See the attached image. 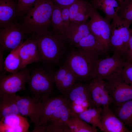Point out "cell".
<instances>
[{
	"label": "cell",
	"instance_id": "2e32d148",
	"mask_svg": "<svg viewBox=\"0 0 132 132\" xmlns=\"http://www.w3.org/2000/svg\"><path fill=\"white\" fill-rule=\"evenodd\" d=\"M83 55L97 61L108 56L95 37L91 33L83 38L74 47Z\"/></svg>",
	"mask_w": 132,
	"mask_h": 132
},
{
	"label": "cell",
	"instance_id": "9c48e42d",
	"mask_svg": "<svg viewBox=\"0 0 132 132\" xmlns=\"http://www.w3.org/2000/svg\"><path fill=\"white\" fill-rule=\"evenodd\" d=\"M71 110L68 102L59 106L46 123L41 127L42 132H70L68 123Z\"/></svg>",
	"mask_w": 132,
	"mask_h": 132
},
{
	"label": "cell",
	"instance_id": "f35d334b",
	"mask_svg": "<svg viewBox=\"0 0 132 132\" xmlns=\"http://www.w3.org/2000/svg\"><path fill=\"white\" fill-rule=\"evenodd\" d=\"M130 31H131V33H132V29H131Z\"/></svg>",
	"mask_w": 132,
	"mask_h": 132
},
{
	"label": "cell",
	"instance_id": "9a60e30c",
	"mask_svg": "<svg viewBox=\"0 0 132 132\" xmlns=\"http://www.w3.org/2000/svg\"><path fill=\"white\" fill-rule=\"evenodd\" d=\"M68 102L65 96L62 94L42 99L38 114L39 125L37 132H39L41 127L46 123L59 106Z\"/></svg>",
	"mask_w": 132,
	"mask_h": 132
},
{
	"label": "cell",
	"instance_id": "5bb4252c",
	"mask_svg": "<svg viewBox=\"0 0 132 132\" xmlns=\"http://www.w3.org/2000/svg\"><path fill=\"white\" fill-rule=\"evenodd\" d=\"M16 103L19 113L22 116L29 117L34 124L32 132H37L39 123L38 118L41 100L37 101L28 96H16Z\"/></svg>",
	"mask_w": 132,
	"mask_h": 132
},
{
	"label": "cell",
	"instance_id": "6da1fadb",
	"mask_svg": "<svg viewBox=\"0 0 132 132\" xmlns=\"http://www.w3.org/2000/svg\"><path fill=\"white\" fill-rule=\"evenodd\" d=\"M35 35L41 62L53 70L54 67H59L69 46L62 35L55 32L52 28Z\"/></svg>",
	"mask_w": 132,
	"mask_h": 132
},
{
	"label": "cell",
	"instance_id": "7c38bea8",
	"mask_svg": "<svg viewBox=\"0 0 132 132\" xmlns=\"http://www.w3.org/2000/svg\"><path fill=\"white\" fill-rule=\"evenodd\" d=\"M95 78L104 79L119 74L127 62L121 57L113 54L96 61Z\"/></svg>",
	"mask_w": 132,
	"mask_h": 132
},
{
	"label": "cell",
	"instance_id": "ac0fdd59",
	"mask_svg": "<svg viewBox=\"0 0 132 132\" xmlns=\"http://www.w3.org/2000/svg\"><path fill=\"white\" fill-rule=\"evenodd\" d=\"M19 70L33 63L41 62L35 35H32L21 44L20 51Z\"/></svg>",
	"mask_w": 132,
	"mask_h": 132
},
{
	"label": "cell",
	"instance_id": "ffe728a7",
	"mask_svg": "<svg viewBox=\"0 0 132 132\" xmlns=\"http://www.w3.org/2000/svg\"><path fill=\"white\" fill-rule=\"evenodd\" d=\"M101 123L104 132H131L116 115L109 105L102 107Z\"/></svg>",
	"mask_w": 132,
	"mask_h": 132
},
{
	"label": "cell",
	"instance_id": "1f68e13d",
	"mask_svg": "<svg viewBox=\"0 0 132 132\" xmlns=\"http://www.w3.org/2000/svg\"><path fill=\"white\" fill-rule=\"evenodd\" d=\"M37 0H18L17 15L23 17Z\"/></svg>",
	"mask_w": 132,
	"mask_h": 132
},
{
	"label": "cell",
	"instance_id": "30bf717a",
	"mask_svg": "<svg viewBox=\"0 0 132 132\" xmlns=\"http://www.w3.org/2000/svg\"><path fill=\"white\" fill-rule=\"evenodd\" d=\"M20 24L14 21L0 30V50L11 51L24 41L25 34Z\"/></svg>",
	"mask_w": 132,
	"mask_h": 132
},
{
	"label": "cell",
	"instance_id": "603a6c76",
	"mask_svg": "<svg viewBox=\"0 0 132 132\" xmlns=\"http://www.w3.org/2000/svg\"><path fill=\"white\" fill-rule=\"evenodd\" d=\"M89 2L92 7L103 11L105 18L110 22L117 13L119 4L117 0H91Z\"/></svg>",
	"mask_w": 132,
	"mask_h": 132
},
{
	"label": "cell",
	"instance_id": "277c9868",
	"mask_svg": "<svg viewBox=\"0 0 132 132\" xmlns=\"http://www.w3.org/2000/svg\"><path fill=\"white\" fill-rule=\"evenodd\" d=\"M55 71L42 64L31 69L30 79L27 83L31 97L37 101L53 96L55 86Z\"/></svg>",
	"mask_w": 132,
	"mask_h": 132
},
{
	"label": "cell",
	"instance_id": "e0dca14e",
	"mask_svg": "<svg viewBox=\"0 0 132 132\" xmlns=\"http://www.w3.org/2000/svg\"><path fill=\"white\" fill-rule=\"evenodd\" d=\"M58 67L54 72V80L58 90L65 96L77 81V79L74 73L66 64L62 63Z\"/></svg>",
	"mask_w": 132,
	"mask_h": 132
},
{
	"label": "cell",
	"instance_id": "cb8c5ba5",
	"mask_svg": "<svg viewBox=\"0 0 132 132\" xmlns=\"http://www.w3.org/2000/svg\"><path fill=\"white\" fill-rule=\"evenodd\" d=\"M113 106L112 110L126 127L132 132V100Z\"/></svg>",
	"mask_w": 132,
	"mask_h": 132
},
{
	"label": "cell",
	"instance_id": "d590c367",
	"mask_svg": "<svg viewBox=\"0 0 132 132\" xmlns=\"http://www.w3.org/2000/svg\"><path fill=\"white\" fill-rule=\"evenodd\" d=\"M129 49L127 54L126 59L127 62L132 63V35L129 41Z\"/></svg>",
	"mask_w": 132,
	"mask_h": 132
},
{
	"label": "cell",
	"instance_id": "e575fe53",
	"mask_svg": "<svg viewBox=\"0 0 132 132\" xmlns=\"http://www.w3.org/2000/svg\"><path fill=\"white\" fill-rule=\"evenodd\" d=\"M78 0H51L54 4L60 7H69Z\"/></svg>",
	"mask_w": 132,
	"mask_h": 132
},
{
	"label": "cell",
	"instance_id": "8d00e7d4",
	"mask_svg": "<svg viewBox=\"0 0 132 132\" xmlns=\"http://www.w3.org/2000/svg\"><path fill=\"white\" fill-rule=\"evenodd\" d=\"M0 73L5 72L4 61L3 59V53L4 52L0 51Z\"/></svg>",
	"mask_w": 132,
	"mask_h": 132
},
{
	"label": "cell",
	"instance_id": "f1b7e54d",
	"mask_svg": "<svg viewBox=\"0 0 132 132\" xmlns=\"http://www.w3.org/2000/svg\"><path fill=\"white\" fill-rule=\"evenodd\" d=\"M51 18L53 30L58 33L63 35L65 29L62 16L61 8L59 6L54 4Z\"/></svg>",
	"mask_w": 132,
	"mask_h": 132
},
{
	"label": "cell",
	"instance_id": "4316f807",
	"mask_svg": "<svg viewBox=\"0 0 132 132\" xmlns=\"http://www.w3.org/2000/svg\"><path fill=\"white\" fill-rule=\"evenodd\" d=\"M22 44L11 51L5 58L4 61L5 72L11 74L19 70L20 63V51Z\"/></svg>",
	"mask_w": 132,
	"mask_h": 132
},
{
	"label": "cell",
	"instance_id": "8fae6325",
	"mask_svg": "<svg viewBox=\"0 0 132 132\" xmlns=\"http://www.w3.org/2000/svg\"><path fill=\"white\" fill-rule=\"evenodd\" d=\"M103 79L113 99L112 104L119 105L132 100V84L126 83L119 75Z\"/></svg>",
	"mask_w": 132,
	"mask_h": 132
},
{
	"label": "cell",
	"instance_id": "836d02e7",
	"mask_svg": "<svg viewBox=\"0 0 132 132\" xmlns=\"http://www.w3.org/2000/svg\"><path fill=\"white\" fill-rule=\"evenodd\" d=\"M69 7H60L61 10V15L64 26L65 31L70 22Z\"/></svg>",
	"mask_w": 132,
	"mask_h": 132
},
{
	"label": "cell",
	"instance_id": "44dd1931",
	"mask_svg": "<svg viewBox=\"0 0 132 132\" xmlns=\"http://www.w3.org/2000/svg\"><path fill=\"white\" fill-rule=\"evenodd\" d=\"M29 125L27 119L20 114L0 118V132H28Z\"/></svg>",
	"mask_w": 132,
	"mask_h": 132
},
{
	"label": "cell",
	"instance_id": "3957f363",
	"mask_svg": "<svg viewBox=\"0 0 132 132\" xmlns=\"http://www.w3.org/2000/svg\"><path fill=\"white\" fill-rule=\"evenodd\" d=\"M62 63L67 65L76 76L77 81L88 83L95 78L96 62L69 45Z\"/></svg>",
	"mask_w": 132,
	"mask_h": 132
},
{
	"label": "cell",
	"instance_id": "74e56055",
	"mask_svg": "<svg viewBox=\"0 0 132 132\" xmlns=\"http://www.w3.org/2000/svg\"><path fill=\"white\" fill-rule=\"evenodd\" d=\"M119 3H121L124 0H117Z\"/></svg>",
	"mask_w": 132,
	"mask_h": 132
},
{
	"label": "cell",
	"instance_id": "4fadbf2b",
	"mask_svg": "<svg viewBox=\"0 0 132 132\" xmlns=\"http://www.w3.org/2000/svg\"><path fill=\"white\" fill-rule=\"evenodd\" d=\"M87 84L94 107H103L112 104L113 99L104 79L95 78Z\"/></svg>",
	"mask_w": 132,
	"mask_h": 132
},
{
	"label": "cell",
	"instance_id": "52a82bcc",
	"mask_svg": "<svg viewBox=\"0 0 132 132\" xmlns=\"http://www.w3.org/2000/svg\"><path fill=\"white\" fill-rule=\"evenodd\" d=\"M72 110L80 113L94 107L87 83L77 81L65 95Z\"/></svg>",
	"mask_w": 132,
	"mask_h": 132
},
{
	"label": "cell",
	"instance_id": "5b68a950",
	"mask_svg": "<svg viewBox=\"0 0 132 132\" xmlns=\"http://www.w3.org/2000/svg\"><path fill=\"white\" fill-rule=\"evenodd\" d=\"M111 23L109 42L110 50L126 61L129 49V41L132 35L131 23L120 18L117 13Z\"/></svg>",
	"mask_w": 132,
	"mask_h": 132
},
{
	"label": "cell",
	"instance_id": "ba28073f",
	"mask_svg": "<svg viewBox=\"0 0 132 132\" xmlns=\"http://www.w3.org/2000/svg\"><path fill=\"white\" fill-rule=\"evenodd\" d=\"M31 69L26 66L9 75L5 72L0 73V95H16L17 92L24 89L30 79Z\"/></svg>",
	"mask_w": 132,
	"mask_h": 132
},
{
	"label": "cell",
	"instance_id": "8992f818",
	"mask_svg": "<svg viewBox=\"0 0 132 132\" xmlns=\"http://www.w3.org/2000/svg\"><path fill=\"white\" fill-rule=\"evenodd\" d=\"M88 21L90 33L95 37L101 45L105 53L109 56V42L110 22L103 17L97 10L91 6Z\"/></svg>",
	"mask_w": 132,
	"mask_h": 132
},
{
	"label": "cell",
	"instance_id": "4dcf8cb0",
	"mask_svg": "<svg viewBox=\"0 0 132 132\" xmlns=\"http://www.w3.org/2000/svg\"><path fill=\"white\" fill-rule=\"evenodd\" d=\"M90 5L89 1L86 0H77L70 5L69 8L70 22L77 13L89 7Z\"/></svg>",
	"mask_w": 132,
	"mask_h": 132
},
{
	"label": "cell",
	"instance_id": "484cf974",
	"mask_svg": "<svg viewBox=\"0 0 132 132\" xmlns=\"http://www.w3.org/2000/svg\"><path fill=\"white\" fill-rule=\"evenodd\" d=\"M102 107L89 108L77 114L81 119L92 126L98 127L101 131L104 130L101 123V113Z\"/></svg>",
	"mask_w": 132,
	"mask_h": 132
},
{
	"label": "cell",
	"instance_id": "7402d4cb",
	"mask_svg": "<svg viewBox=\"0 0 132 132\" xmlns=\"http://www.w3.org/2000/svg\"><path fill=\"white\" fill-rule=\"evenodd\" d=\"M18 1L15 0H0V28L14 21L17 15Z\"/></svg>",
	"mask_w": 132,
	"mask_h": 132
},
{
	"label": "cell",
	"instance_id": "7a4b0ae2",
	"mask_svg": "<svg viewBox=\"0 0 132 132\" xmlns=\"http://www.w3.org/2000/svg\"><path fill=\"white\" fill-rule=\"evenodd\" d=\"M53 6L51 0H37L23 17L20 24L25 33L36 35L51 29Z\"/></svg>",
	"mask_w": 132,
	"mask_h": 132
},
{
	"label": "cell",
	"instance_id": "f546056e",
	"mask_svg": "<svg viewBox=\"0 0 132 132\" xmlns=\"http://www.w3.org/2000/svg\"><path fill=\"white\" fill-rule=\"evenodd\" d=\"M117 12L121 19L131 23L132 22V0H124L119 3Z\"/></svg>",
	"mask_w": 132,
	"mask_h": 132
},
{
	"label": "cell",
	"instance_id": "d4e9b609",
	"mask_svg": "<svg viewBox=\"0 0 132 132\" xmlns=\"http://www.w3.org/2000/svg\"><path fill=\"white\" fill-rule=\"evenodd\" d=\"M16 96L7 94L0 95V118L20 114L17 105Z\"/></svg>",
	"mask_w": 132,
	"mask_h": 132
},
{
	"label": "cell",
	"instance_id": "83f0119b",
	"mask_svg": "<svg viewBox=\"0 0 132 132\" xmlns=\"http://www.w3.org/2000/svg\"><path fill=\"white\" fill-rule=\"evenodd\" d=\"M70 132H97L96 127L90 125L76 114H71L68 123Z\"/></svg>",
	"mask_w": 132,
	"mask_h": 132
},
{
	"label": "cell",
	"instance_id": "d6a6232c",
	"mask_svg": "<svg viewBox=\"0 0 132 132\" xmlns=\"http://www.w3.org/2000/svg\"><path fill=\"white\" fill-rule=\"evenodd\" d=\"M119 75L126 83L132 84V63L127 62Z\"/></svg>",
	"mask_w": 132,
	"mask_h": 132
},
{
	"label": "cell",
	"instance_id": "d6986e66",
	"mask_svg": "<svg viewBox=\"0 0 132 132\" xmlns=\"http://www.w3.org/2000/svg\"><path fill=\"white\" fill-rule=\"evenodd\" d=\"M90 33L88 21H72L62 35L70 45L75 47L81 39Z\"/></svg>",
	"mask_w": 132,
	"mask_h": 132
}]
</instances>
